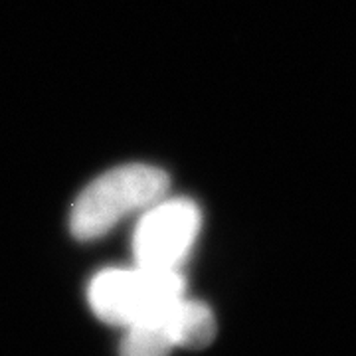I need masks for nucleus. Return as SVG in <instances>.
<instances>
[{
	"instance_id": "obj_2",
	"label": "nucleus",
	"mask_w": 356,
	"mask_h": 356,
	"mask_svg": "<svg viewBox=\"0 0 356 356\" xmlns=\"http://www.w3.org/2000/svg\"><path fill=\"white\" fill-rule=\"evenodd\" d=\"M184 297L180 271L149 267H115L97 273L89 285V305L97 317L117 327H131L163 315Z\"/></svg>"
},
{
	"instance_id": "obj_1",
	"label": "nucleus",
	"mask_w": 356,
	"mask_h": 356,
	"mask_svg": "<svg viewBox=\"0 0 356 356\" xmlns=\"http://www.w3.org/2000/svg\"><path fill=\"white\" fill-rule=\"evenodd\" d=\"M168 192L165 170L143 163L115 166L91 180L76 198L70 214V229L79 240H95L117 222L145 212Z\"/></svg>"
},
{
	"instance_id": "obj_4",
	"label": "nucleus",
	"mask_w": 356,
	"mask_h": 356,
	"mask_svg": "<svg viewBox=\"0 0 356 356\" xmlns=\"http://www.w3.org/2000/svg\"><path fill=\"white\" fill-rule=\"evenodd\" d=\"M159 321L172 339L175 346L204 348L212 343L216 334V321L208 307L200 301H192L186 295L166 309Z\"/></svg>"
},
{
	"instance_id": "obj_5",
	"label": "nucleus",
	"mask_w": 356,
	"mask_h": 356,
	"mask_svg": "<svg viewBox=\"0 0 356 356\" xmlns=\"http://www.w3.org/2000/svg\"><path fill=\"white\" fill-rule=\"evenodd\" d=\"M175 348L172 339L159 318L127 327L121 343V356H168Z\"/></svg>"
},
{
	"instance_id": "obj_3",
	"label": "nucleus",
	"mask_w": 356,
	"mask_h": 356,
	"mask_svg": "<svg viewBox=\"0 0 356 356\" xmlns=\"http://www.w3.org/2000/svg\"><path fill=\"white\" fill-rule=\"evenodd\" d=\"M200 228V212L186 198H163L140 216L133 238L135 264L149 269L178 271Z\"/></svg>"
}]
</instances>
